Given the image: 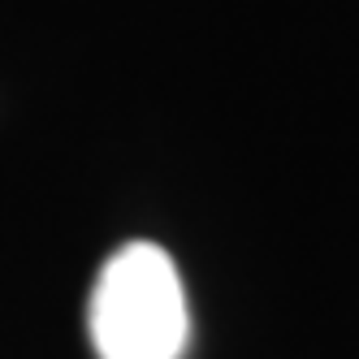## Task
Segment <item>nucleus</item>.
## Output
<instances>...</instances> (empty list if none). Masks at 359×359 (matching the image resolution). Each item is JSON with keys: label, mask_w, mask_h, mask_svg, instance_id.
<instances>
[{"label": "nucleus", "mask_w": 359, "mask_h": 359, "mask_svg": "<svg viewBox=\"0 0 359 359\" xmlns=\"http://www.w3.org/2000/svg\"><path fill=\"white\" fill-rule=\"evenodd\" d=\"M87 329L100 359H182L191 312L169 251L156 243L113 251L95 277Z\"/></svg>", "instance_id": "1"}]
</instances>
